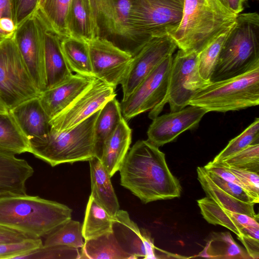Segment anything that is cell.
<instances>
[{
    "mask_svg": "<svg viewBox=\"0 0 259 259\" xmlns=\"http://www.w3.org/2000/svg\"><path fill=\"white\" fill-rule=\"evenodd\" d=\"M120 185L144 203L180 197L182 188L166 162L165 154L148 140H139L119 169Z\"/></svg>",
    "mask_w": 259,
    "mask_h": 259,
    "instance_id": "6da1fadb",
    "label": "cell"
},
{
    "mask_svg": "<svg viewBox=\"0 0 259 259\" xmlns=\"http://www.w3.org/2000/svg\"><path fill=\"white\" fill-rule=\"evenodd\" d=\"M67 206L38 196L8 194L0 196V226L40 238L71 219Z\"/></svg>",
    "mask_w": 259,
    "mask_h": 259,
    "instance_id": "7a4b0ae2",
    "label": "cell"
},
{
    "mask_svg": "<svg viewBox=\"0 0 259 259\" xmlns=\"http://www.w3.org/2000/svg\"><path fill=\"white\" fill-rule=\"evenodd\" d=\"M237 16L219 0H183L181 21L169 35L180 50L198 54L230 28Z\"/></svg>",
    "mask_w": 259,
    "mask_h": 259,
    "instance_id": "3957f363",
    "label": "cell"
},
{
    "mask_svg": "<svg viewBox=\"0 0 259 259\" xmlns=\"http://www.w3.org/2000/svg\"><path fill=\"white\" fill-rule=\"evenodd\" d=\"M259 67V15H238L221 48L210 81L228 79Z\"/></svg>",
    "mask_w": 259,
    "mask_h": 259,
    "instance_id": "277c9868",
    "label": "cell"
},
{
    "mask_svg": "<svg viewBox=\"0 0 259 259\" xmlns=\"http://www.w3.org/2000/svg\"><path fill=\"white\" fill-rule=\"evenodd\" d=\"M99 110L68 130L51 128L44 137L29 139V153L52 167L89 161L95 157L94 131Z\"/></svg>",
    "mask_w": 259,
    "mask_h": 259,
    "instance_id": "5b68a950",
    "label": "cell"
},
{
    "mask_svg": "<svg viewBox=\"0 0 259 259\" xmlns=\"http://www.w3.org/2000/svg\"><path fill=\"white\" fill-rule=\"evenodd\" d=\"M259 104V67L241 75L211 82L199 91L189 105L207 112H225L255 106Z\"/></svg>",
    "mask_w": 259,
    "mask_h": 259,
    "instance_id": "8992f818",
    "label": "cell"
},
{
    "mask_svg": "<svg viewBox=\"0 0 259 259\" xmlns=\"http://www.w3.org/2000/svg\"><path fill=\"white\" fill-rule=\"evenodd\" d=\"M96 38L106 39L135 56L148 42L136 32L131 17V0H90Z\"/></svg>",
    "mask_w": 259,
    "mask_h": 259,
    "instance_id": "52a82bcc",
    "label": "cell"
},
{
    "mask_svg": "<svg viewBox=\"0 0 259 259\" xmlns=\"http://www.w3.org/2000/svg\"><path fill=\"white\" fill-rule=\"evenodd\" d=\"M37 89L18 51L14 36L0 41V99L11 110L38 97Z\"/></svg>",
    "mask_w": 259,
    "mask_h": 259,
    "instance_id": "ba28073f",
    "label": "cell"
},
{
    "mask_svg": "<svg viewBox=\"0 0 259 259\" xmlns=\"http://www.w3.org/2000/svg\"><path fill=\"white\" fill-rule=\"evenodd\" d=\"M211 82L200 75L198 54L187 53L180 49L173 58L165 97L161 104L151 110L149 117L153 119L157 116L167 103L170 112L185 108L199 91Z\"/></svg>",
    "mask_w": 259,
    "mask_h": 259,
    "instance_id": "9c48e42d",
    "label": "cell"
},
{
    "mask_svg": "<svg viewBox=\"0 0 259 259\" xmlns=\"http://www.w3.org/2000/svg\"><path fill=\"white\" fill-rule=\"evenodd\" d=\"M183 0H131V20L137 34L148 41L169 34L178 26Z\"/></svg>",
    "mask_w": 259,
    "mask_h": 259,
    "instance_id": "30bf717a",
    "label": "cell"
},
{
    "mask_svg": "<svg viewBox=\"0 0 259 259\" xmlns=\"http://www.w3.org/2000/svg\"><path fill=\"white\" fill-rule=\"evenodd\" d=\"M173 60L172 55L162 61L138 85L120 106L126 120L152 110L164 100L166 95Z\"/></svg>",
    "mask_w": 259,
    "mask_h": 259,
    "instance_id": "8fae6325",
    "label": "cell"
},
{
    "mask_svg": "<svg viewBox=\"0 0 259 259\" xmlns=\"http://www.w3.org/2000/svg\"><path fill=\"white\" fill-rule=\"evenodd\" d=\"M14 39L40 94L46 90L42 19L39 11L17 26Z\"/></svg>",
    "mask_w": 259,
    "mask_h": 259,
    "instance_id": "7c38bea8",
    "label": "cell"
},
{
    "mask_svg": "<svg viewBox=\"0 0 259 259\" xmlns=\"http://www.w3.org/2000/svg\"><path fill=\"white\" fill-rule=\"evenodd\" d=\"M115 88L96 78L69 106L50 120L51 128L62 132L83 121L116 97Z\"/></svg>",
    "mask_w": 259,
    "mask_h": 259,
    "instance_id": "4fadbf2b",
    "label": "cell"
},
{
    "mask_svg": "<svg viewBox=\"0 0 259 259\" xmlns=\"http://www.w3.org/2000/svg\"><path fill=\"white\" fill-rule=\"evenodd\" d=\"M88 44L93 76L116 89L125 76L133 56L104 38H95Z\"/></svg>",
    "mask_w": 259,
    "mask_h": 259,
    "instance_id": "5bb4252c",
    "label": "cell"
},
{
    "mask_svg": "<svg viewBox=\"0 0 259 259\" xmlns=\"http://www.w3.org/2000/svg\"><path fill=\"white\" fill-rule=\"evenodd\" d=\"M177 47L168 34L150 39L133 57L130 67L121 83L122 100L126 99L162 61L172 55Z\"/></svg>",
    "mask_w": 259,
    "mask_h": 259,
    "instance_id": "9a60e30c",
    "label": "cell"
},
{
    "mask_svg": "<svg viewBox=\"0 0 259 259\" xmlns=\"http://www.w3.org/2000/svg\"><path fill=\"white\" fill-rule=\"evenodd\" d=\"M189 106L153 119L147 131V140L159 147L173 141L185 131L196 127L207 112L200 107Z\"/></svg>",
    "mask_w": 259,
    "mask_h": 259,
    "instance_id": "2e32d148",
    "label": "cell"
},
{
    "mask_svg": "<svg viewBox=\"0 0 259 259\" xmlns=\"http://www.w3.org/2000/svg\"><path fill=\"white\" fill-rule=\"evenodd\" d=\"M112 232L121 248L132 259L157 258L153 240L147 230L139 228L126 211L113 217Z\"/></svg>",
    "mask_w": 259,
    "mask_h": 259,
    "instance_id": "e0dca14e",
    "label": "cell"
},
{
    "mask_svg": "<svg viewBox=\"0 0 259 259\" xmlns=\"http://www.w3.org/2000/svg\"><path fill=\"white\" fill-rule=\"evenodd\" d=\"M95 79L94 76L76 73L62 83L41 93L38 98L50 119L69 106Z\"/></svg>",
    "mask_w": 259,
    "mask_h": 259,
    "instance_id": "ac0fdd59",
    "label": "cell"
},
{
    "mask_svg": "<svg viewBox=\"0 0 259 259\" xmlns=\"http://www.w3.org/2000/svg\"><path fill=\"white\" fill-rule=\"evenodd\" d=\"M38 11L42 19L46 90H48L66 80L73 73L62 50L63 38L52 28Z\"/></svg>",
    "mask_w": 259,
    "mask_h": 259,
    "instance_id": "d6986e66",
    "label": "cell"
},
{
    "mask_svg": "<svg viewBox=\"0 0 259 259\" xmlns=\"http://www.w3.org/2000/svg\"><path fill=\"white\" fill-rule=\"evenodd\" d=\"M33 172L25 159L0 152V196L26 194V183Z\"/></svg>",
    "mask_w": 259,
    "mask_h": 259,
    "instance_id": "ffe728a7",
    "label": "cell"
},
{
    "mask_svg": "<svg viewBox=\"0 0 259 259\" xmlns=\"http://www.w3.org/2000/svg\"><path fill=\"white\" fill-rule=\"evenodd\" d=\"M10 111L28 140L42 138L50 133V119L38 97L25 101Z\"/></svg>",
    "mask_w": 259,
    "mask_h": 259,
    "instance_id": "44dd1931",
    "label": "cell"
},
{
    "mask_svg": "<svg viewBox=\"0 0 259 259\" xmlns=\"http://www.w3.org/2000/svg\"><path fill=\"white\" fill-rule=\"evenodd\" d=\"M89 161L91 185L90 195L114 217L119 210V204L111 183V177L98 158L94 157Z\"/></svg>",
    "mask_w": 259,
    "mask_h": 259,
    "instance_id": "7402d4cb",
    "label": "cell"
},
{
    "mask_svg": "<svg viewBox=\"0 0 259 259\" xmlns=\"http://www.w3.org/2000/svg\"><path fill=\"white\" fill-rule=\"evenodd\" d=\"M132 130L122 117L105 143L100 160L111 177L119 170L129 149Z\"/></svg>",
    "mask_w": 259,
    "mask_h": 259,
    "instance_id": "603a6c76",
    "label": "cell"
},
{
    "mask_svg": "<svg viewBox=\"0 0 259 259\" xmlns=\"http://www.w3.org/2000/svg\"><path fill=\"white\" fill-rule=\"evenodd\" d=\"M66 25L69 36L87 42L96 38V29L90 0H72Z\"/></svg>",
    "mask_w": 259,
    "mask_h": 259,
    "instance_id": "cb8c5ba5",
    "label": "cell"
},
{
    "mask_svg": "<svg viewBox=\"0 0 259 259\" xmlns=\"http://www.w3.org/2000/svg\"><path fill=\"white\" fill-rule=\"evenodd\" d=\"M197 172L198 180L207 197L227 210L247 215L258 221V215L254 210V203L243 202L225 192L212 182L204 167H198Z\"/></svg>",
    "mask_w": 259,
    "mask_h": 259,
    "instance_id": "d4e9b609",
    "label": "cell"
},
{
    "mask_svg": "<svg viewBox=\"0 0 259 259\" xmlns=\"http://www.w3.org/2000/svg\"><path fill=\"white\" fill-rule=\"evenodd\" d=\"M120 103L114 97L99 110L94 131L95 157L101 158L104 145L122 118Z\"/></svg>",
    "mask_w": 259,
    "mask_h": 259,
    "instance_id": "484cf974",
    "label": "cell"
},
{
    "mask_svg": "<svg viewBox=\"0 0 259 259\" xmlns=\"http://www.w3.org/2000/svg\"><path fill=\"white\" fill-rule=\"evenodd\" d=\"M0 152L15 155L30 152L29 140L10 111L0 113Z\"/></svg>",
    "mask_w": 259,
    "mask_h": 259,
    "instance_id": "4316f807",
    "label": "cell"
},
{
    "mask_svg": "<svg viewBox=\"0 0 259 259\" xmlns=\"http://www.w3.org/2000/svg\"><path fill=\"white\" fill-rule=\"evenodd\" d=\"M80 259H132L117 241L113 232L84 240Z\"/></svg>",
    "mask_w": 259,
    "mask_h": 259,
    "instance_id": "83f0119b",
    "label": "cell"
},
{
    "mask_svg": "<svg viewBox=\"0 0 259 259\" xmlns=\"http://www.w3.org/2000/svg\"><path fill=\"white\" fill-rule=\"evenodd\" d=\"M112 224L113 217L90 195L81 225L84 240L94 239L112 232Z\"/></svg>",
    "mask_w": 259,
    "mask_h": 259,
    "instance_id": "f1b7e54d",
    "label": "cell"
},
{
    "mask_svg": "<svg viewBox=\"0 0 259 259\" xmlns=\"http://www.w3.org/2000/svg\"><path fill=\"white\" fill-rule=\"evenodd\" d=\"M61 47L72 72L82 75L94 76L88 42L69 36L62 39Z\"/></svg>",
    "mask_w": 259,
    "mask_h": 259,
    "instance_id": "f546056e",
    "label": "cell"
},
{
    "mask_svg": "<svg viewBox=\"0 0 259 259\" xmlns=\"http://www.w3.org/2000/svg\"><path fill=\"white\" fill-rule=\"evenodd\" d=\"M235 242L229 232L213 233L198 256L210 258H250Z\"/></svg>",
    "mask_w": 259,
    "mask_h": 259,
    "instance_id": "4dcf8cb0",
    "label": "cell"
},
{
    "mask_svg": "<svg viewBox=\"0 0 259 259\" xmlns=\"http://www.w3.org/2000/svg\"><path fill=\"white\" fill-rule=\"evenodd\" d=\"M203 218L209 224L225 227L234 233L237 237L245 235L241 226L230 213L229 211L218 205L208 197L197 200Z\"/></svg>",
    "mask_w": 259,
    "mask_h": 259,
    "instance_id": "1f68e13d",
    "label": "cell"
},
{
    "mask_svg": "<svg viewBox=\"0 0 259 259\" xmlns=\"http://www.w3.org/2000/svg\"><path fill=\"white\" fill-rule=\"evenodd\" d=\"M72 0H44L38 10L52 28L61 37H69L66 21Z\"/></svg>",
    "mask_w": 259,
    "mask_h": 259,
    "instance_id": "d6a6232c",
    "label": "cell"
},
{
    "mask_svg": "<svg viewBox=\"0 0 259 259\" xmlns=\"http://www.w3.org/2000/svg\"><path fill=\"white\" fill-rule=\"evenodd\" d=\"M83 239L81 225L70 219L47 235L43 245H65L79 249L83 245Z\"/></svg>",
    "mask_w": 259,
    "mask_h": 259,
    "instance_id": "836d02e7",
    "label": "cell"
},
{
    "mask_svg": "<svg viewBox=\"0 0 259 259\" xmlns=\"http://www.w3.org/2000/svg\"><path fill=\"white\" fill-rule=\"evenodd\" d=\"M259 143V118H256L240 134L229 141L228 145L213 159L218 163L240 152L250 145Z\"/></svg>",
    "mask_w": 259,
    "mask_h": 259,
    "instance_id": "e575fe53",
    "label": "cell"
},
{
    "mask_svg": "<svg viewBox=\"0 0 259 259\" xmlns=\"http://www.w3.org/2000/svg\"><path fill=\"white\" fill-rule=\"evenodd\" d=\"M232 27L220 34L198 54L199 73L201 77L207 81H210L222 47Z\"/></svg>",
    "mask_w": 259,
    "mask_h": 259,
    "instance_id": "d590c367",
    "label": "cell"
},
{
    "mask_svg": "<svg viewBox=\"0 0 259 259\" xmlns=\"http://www.w3.org/2000/svg\"><path fill=\"white\" fill-rule=\"evenodd\" d=\"M217 164L225 167L258 173L259 143L250 145L240 152Z\"/></svg>",
    "mask_w": 259,
    "mask_h": 259,
    "instance_id": "8d00e7d4",
    "label": "cell"
},
{
    "mask_svg": "<svg viewBox=\"0 0 259 259\" xmlns=\"http://www.w3.org/2000/svg\"><path fill=\"white\" fill-rule=\"evenodd\" d=\"M42 245L40 238H28L18 242L0 243V259L21 258Z\"/></svg>",
    "mask_w": 259,
    "mask_h": 259,
    "instance_id": "74e56055",
    "label": "cell"
},
{
    "mask_svg": "<svg viewBox=\"0 0 259 259\" xmlns=\"http://www.w3.org/2000/svg\"><path fill=\"white\" fill-rule=\"evenodd\" d=\"M78 248L65 245L45 246L29 253L21 258H80Z\"/></svg>",
    "mask_w": 259,
    "mask_h": 259,
    "instance_id": "f35d334b",
    "label": "cell"
},
{
    "mask_svg": "<svg viewBox=\"0 0 259 259\" xmlns=\"http://www.w3.org/2000/svg\"><path fill=\"white\" fill-rule=\"evenodd\" d=\"M207 174L212 182L225 192L234 198L246 203H257L258 202L242 187L226 181L214 173L206 170Z\"/></svg>",
    "mask_w": 259,
    "mask_h": 259,
    "instance_id": "ab89813d",
    "label": "cell"
},
{
    "mask_svg": "<svg viewBox=\"0 0 259 259\" xmlns=\"http://www.w3.org/2000/svg\"><path fill=\"white\" fill-rule=\"evenodd\" d=\"M225 167V166H224ZM226 167L233 173L247 188L250 195L259 202V176L258 173L239 169L232 167Z\"/></svg>",
    "mask_w": 259,
    "mask_h": 259,
    "instance_id": "60d3db41",
    "label": "cell"
},
{
    "mask_svg": "<svg viewBox=\"0 0 259 259\" xmlns=\"http://www.w3.org/2000/svg\"><path fill=\"white\" fill-rule=\"evenodd\" d=\"M40 2V0H14L17 26L35 13L39 8Z\"/></svg>",
    "mask_w": 259,
    "mask_h": 259,
    "instance_id": "b9f144b4",
    "label": "cell"
},
{
    "mask_svg": "<svg viewBox=\"0 0 259 259\" xmlns=\"http://www.w3.org/2000/svg\"><path fill=\"white\" fill-rule=\"evenodd\" d=\"M230 214L234 217L241 226L244 234L256 240L259 239L258 221L247 215L231 211Z\"/></svg>",
    "mask_w": 259,
    "mask_h": 259,
    "instance_id": "7bdbcfd3",
    "label": "cell"
},
{
    "mask_svg": "<svg viewBox=\"0 0 259 259\" xmlns=\"http://www.w3.org/2000/svg\"><path fill=\"white\" fill-rule=\"evenodd\" d=\"M28 238H31L13 230L0 226V243L18 242Z\"/></svg>",
    "mask_w": 259,
    "mask_h": 259,
    "instance_id": "ee69618b",
    "label": "cell"
},
{
    "mask_svg": "<svg viewBox=\"0 0 259 259\" xmlns=\"http://www.w3.org/2000/svg\"><path fill=\"white\" fill-rule=\"evenodd\" d=\"M237 238L245 247L247 253L250 258H258V240H256L246 234Z\"/></svg>",
    "mask_w": 259,
    "mask_h": 259,
    "instance_id": "f6af8a7d",
    "label": "cell"
},
{
    "mask_svg": "<svg viewBox=\"0 0 259 259\" xmlns=\"http://www.w3.org/2000/svg\"><path fill=\"white\" fill-rule=\"evenodd\" d=\"M4 17L11 18L16 22L14 0H0V18Z\"/></svg>",
    "mask_w": 259,
    "mask_h": 259,
    "instance_id": "bcb514c9",
    "label": "cell"
},
{
    "mask_svg": "<svg viewBox=\"0 0 259 259\" xmlns=\"http://www.w3.org/2000/svg\"><path fill=\"white\" fill-rule=\"evenodd\" d=\"M228 10L238 15L243 10L244 0H219Z\"/></svg>",
    "mask_w": 259,
    "mask_h": 259,
    "instance_id": "7dc6e473",
    "label": "cell"
},
{
    "mask_svg": "<svg viewBox=\"0 0 259 259\" xmlns=\"http://www.w3.org/2000/svg\"><path fill=\"white\" fill-rule=\"evenodd\" d=\"M9 111V110L8 108L7 107L6 105L3 102V101L0 99V113H7Z\"/></svg>",
    "mask_w": 259,
    "mask_h": 259,
    "instance_id": "c3c4849f",
    "label": "cell"
},
{
    "mask_svg": "<svg viewBox=\"0 0 259 259\" xmlns=\"http://www.w3.org/2000/svg\"><path fill=\"white\" fill-rule=\"evenodd\" d=\"M44 0H40V4H39V6L40 5L42 4V3L43 2Z\"/></svg>",
    "mask_w": 259,
    "mask_h": 259,
    "instance_id": "681fc988",
    "label": "cell"
},
{
    "mask_svg": "<svg viewBox=\"0 0 259 259\" xmlns=\"http://www.w3.org/2000/svg\"><path fill=\"white\" fill-rule=\"evenodd\" d=\"M247 1V0H244V1Z\"/></svg>",
    "mask_w": 259,
    "mask_h": 259,
    "instance_id": "f907efd6",
    "label": "cell"
}]
</instances>
